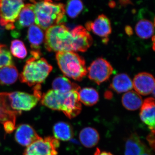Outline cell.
I'll return each instance as SVG.
<instances>
[{"label":"cell","mask_w":155,"mask_h":155,"mask_svg":"<svg viewBox=\"0 0 155 155\" xmlns=\"http://www.w3.org/2000/svg\"><path fill=\"white\" fill-rule=\"evenodd\" d=\"M45 34L38 25H32L28 31V39L33 51H40V45L43 42Z\"/></svg>","instance_id":"obj_20"},{"label":"cell","mask_w":155,"mask_h":155,"mask_svg":"<svg viewBox=\"0 0 155 155\" xmlns=\"http://www.w3.org/2000/svg\"><path fill=\"white\" fill-rule=\"evenodd\" d=\"M133 87L140 95L154 94L155 80L150 73L141 72L136 75L133 81Z\"/></svg>","instance_id":"obj_10"},{"label":"cell","mask_w":155,"mask_h":155,"mask_svg":"<svg viewBox=\"0 0 155 155\" xmlns=\"http://www.w3.org/2000/svg\"><path fill=\"white\" fill-rule=\"evenodd\" d=\"M30 1L33 5L35 23L43 30H46L53 25L66 22L67 19L64 4L54 2L52 0Z\"/></svg>","instance_id":"obj_2"},{"label":"cell","mask_w":155,"mask_h":155,"mask_svg":"<svg viewBox=\"0 0 155 155\" xmlns=\"http://www.w3.org/2000/svg\"><path fill=\"white\" fill-rule=\"evenodd\" d=\"M60 145L55 137H41L27 147L23 155H58Z\"/></svg>","instance_id":"obj_8"},{"label":"cell","mask_w":155,"mask_h":155,"mask_svg":"<svg viewBox=\"0 0 155 155\" xmlns=\"http://www.w3.org/2000/svg\"><path fill=\"white\" fill-rule=\"evenodd\" d=\"M41 100L43 105L54 110L62 111L69 119L77 116L81 110L77 91L61 93L50 90L42 96Z\"/></svg>","instance_id":"obj_1"},{"label":"cell","mask_w":155,"mask_h":155,"mask_svg":"<svg viewBox=\"0 0 155 155\" xmlns=\"http://www.w3.org/2000/svg\"><path fill=\"white\" fill-rule=\"evenodd\" d=\"M6 93H0V122L4 124L12 122L15 124L17 114L10 108Z\"/></svg>","instance_id":"obj_19"},{"label":"cell","mask_w":155,"mask_h":155,"mask_svg":"<svg viewBox=\"0 0 155 155\" xmlns=\"http://www.w3.org/2000/svg\"><path fill=\"white\" fill-rule=\"evenodd\" d=\"M140 155H153V154L152 153L151 151L149 149H148L145 152L143 153Z\"/></svg>","instance_id":"obj_32"},{"label":"cell","mask_w":155,"mask_h":155,"mask_svg":"<svg viewBox=\"0 0 155 155\" xmlns=\"http://www.w3.org/2000/svg\"><path fill=\"white\" fill-rule=\"evenodd\" d=\"M155 100L147 98L143 102L140 116L143 123L147 125L151 132L155 133Z\"/></svg>","instance_id":"obj_14"},{"label":"cell","mask_w":155,"mask_h":155,"mask_svg":"<svg viewBox=\"0 0 155 155\" xmlns=\"http://www.w3.org/2000/svg\"><path fill=\"white\" fill-rule=\"evenodd\" d=\"M35 16L32 3L25 5L19 13L15 23V28L20 30L22 28L30 27L35 22Z\"/></svg>","instance_id":"obj_15"},{"label":"cell","mask_w":155,"mask_h":155,"mask_svg":"<svg viewBox=\"0 0 155 155\" xmlns=\"http://www.w3.org/2000/svg\"><path fill=\"white\" fill-rule=\"evenodd\" d=\"M41 85L34 87L33 94L15 91L6 93L7 100L11 110L17 115L23 111H29L36 105L41 99Z\"/></svg>","instance_id":"obj_6"},{"label":"cell","mask_w":155,"mask_h":155,"mask_svg":"<svg viewBox=\"0 0 155 155\" xmlns=\"http://www.w3.org/2000/svg\"><path fill=\"white\" fill-rule=\"evenodd\" d=\"M141 17L137 22L135 26L136 33L140 38L147 39L150 38L154 34V21L147 17H143L141 12L140 13Z\"/></svg>","instance_id":"obj_17"},{"label":"cell","mask_w":155,"mask_h":155,"mask_svg":"<svg viewBox=\"0 0 155 155\" xmlns=\"http://www.w3.org/2000/svg\"><path fill=\"white\" fill-rule=\"evenodd\" d=\"M122 102L124 107L127 110L134 111L141 107L143 101L140 95L136 91H130L123 94Z\"/></svg>","instance_id":"obj_23"},{"label":"cell","mask_w":155,"mask_h":155,"mask_svg":"<svg viewBox=\"0 0 155 155\" xmlns=\"http://www.w3.org/2000/svg\"><path fill=\"white\" fill-rule=\"evenodd\" d=\"M25 5L21 0H0V25L8 30L15 29V23Z\"/></svg>","instance_id":"obj_7"},{"label":"cell","mask_w":155,"mask_h":155,"mask_svg":"<svg viewBox=\"0 0 155 155\" xmlns=\"http://www.w3.org/2000/svg\"><path fill=\"white\" fill-rule=\"evenodd\" d=\"M21 1H22V0H21Z\"/></svg>","instance_id":"obj_35"},{"label":"cell","mask_w":155,"mask_h":155,"mask_svg":"<svg viewBox=\"0 0 155 155\" xmlns=\"http://www.w3.org/2000/svg\"><path fill=\"white\" fill-rule=\"evenodd\" d=\"M136 133L127 139L125 146V155H140L148 149Z\"/></svg>","instance_id":"obj_16"},{"label":"cell","mask_w":155,"mask_h":155,"mask_svg":"<svg viewBox=\"0 0 155 155\" xmlns=\"http://www.w3.org/2000/svg\"><path fill=\"white\" fill-rule=\"evenodd\" d=\"M147 140L148 142L150 145L151 147L153 149L155 148V133L151 132L147 137Z\"/></svg>","instance_id":"obj_30"},{"label":"cell","mask_w":155,"mask_h":155,"mask_svg":"<svg viewBox=\"0 0 155 155\" xmlns=\"http://www.w3.org/2000/svg\"><path fill=\"white\" fill-rule=\"evenodd\" d=\"M59 68L64 75L80 81L87 75L84 59L73 51L59 52L56 54Z\"/></svg>","instance_id":"obj_5"},{"label":"cell","mask_w":155,"mask_h":155,"mask_svg":"<svg viewBox=\"0 0 155 155\" xmlns=\"http://www.w3.org/2000/svg\"><path fill=\"white\" fill-rule=\"evenodd\" d=\"M110 87L118 93L127 92L133 89V82L127 74L121 73L114 78Z\"/></svg>","instance_id":"obj_18"},{"label":"cell","mask_w":155,"mask_h":155,"mask_svg":"<svg viewBox=\"0 0 155 155\" xmlns=\"http://www.w3.org/2000/svg\"><path fill=\"white\" fill-rule=\"evenodd\" d=\"M79 139L84 146L92 148L96 145L99 141V134L94 128L86 127L80 131Z\"/></svg>","instance_id":"obj_21"},{"label":"cell","mask_w":155,"mask_h":155,"mask_svg":"<svg viewBox=\"0 0 155 155\" xmlns=\"http://www.w3.org/2000/svg\"><path fill=\"white\" fill-rule=\"evenodd\" d=\"M31 54L32 57L26 61L19 79L29 86L41 85L51 72L53 67L46 59L41 58L40 51H31Z\"/></svg>","instance_id":"obj_3"},{"label":"cell","mask_w":155,"mask_h":155,"mask_svg":"<svg viewBox=\"0 0 155 155\" xmlns=\"http://www.w3.org/2000/svg\"><path fill=\"white\" fill-rule=\"evenodd\" d=\"M5 46H6L5 45L1 44H0V51H1V50H2V49L3 48H4Z\"/></svg>","instance_id":"obj_33"},{"label":"cell","mask_w":155,"mask_h":155,"mask_svg":"<svg viewBox=\"0 0 155 155\" xmlns=\"http://www.w3.org/2000/svg\"><path fill=\"white\" fill-rule=\"evenodd\" d=\"M53 90L61 93H66L72 91H79L80 87L76 84L71 82L68 78L64 76L56 78L52 83Z\"/></svg>","instance_id":"obj_24"},{"label":"cell","mask_w":155,"mask_h":155,"mask_svg":"<svg viewBox=\"0 0 155 155\" xmlns=\"http://www.w3.org/2000/svg\"><path fill=\"white\" fill-rule=\"evenodd\" d=\"M75 37V52H84L91 46L93 40L91 35L83 26H76L72 30Z\"/></svg>","instance_id":"obj_13"},{"label":"cell","mask_w":155,"mask_h":155,"mask_svg":"<svg viewBox=\"0 0 155 155\" xmlns=\"http://www.w3.org/2000/svg\"><path fill=\"white\" fill-rule=\"evenodd\" d=\"M84 5L81 0H68L65 6V12L69 17H77L83 11Z\"/></svg>","instance_id":"obj_27"},{"label":"cell","mask_w":155,"mask_h":155,"mask_svg":"<svg viewBox=\"0 0 155 155\" xmlns=\"http://www.w3.org/2000/svg\"><path fill=\"white\" fill-rule=\"evenodd\" d=\"M45 47L49 51L75 52L74 35L64 23L53 25L46 31Z\"/></svg>","instance_id":"obj_4"},{"label":"cell","mask_w":155,"mask_h":155,"mask_svg":"<svg viewBox=\"0 0 155 155\" xmlns=\"http://www.w3.org/2000/svg\"><path fill=\"white\" fill-rule=\"evenodd\" d=\"M80 102L87 106H92L96 104L99 101V94L94 88L85 87L78 91Z\"/></svg>","instance_id":"obj_26"},{"label":"cell","mask_w":155,"mask_h":155,"mask_svg":"<svg viewBox=\"0 0 155 155\" xmlns=\"http://www.w3.org/2000/svg\"><path fill=\"white\" fill-rule=\"evenodd\" d=\"M12 65H14L12 56L7 47H5L0 51V68Z\"/></svg>","instance_id":"obj_29"},{"label":"cell","mask_w":155,"mask_h":155,"mask_svg":"<svg viewBox=\"0 0 155 155\" xmlns=\"http://www.w3.org/2000/svg\"><path fill=\"white\" fill-rule=\"evenodd\" d=\"M19 72L14 66H8L0 68V84L10 85L17 81Z\"/></svg>","instance_id":"obj_25"},{"label":"cell","mask_w":155,"mask_h":155,"mask_svg":"<svg viewBox=\"0 0 155 155\" xmlns=\"http://www.w3.org/2000/svg\"><path fill=\"white\" fill-rule=\"evenodd\" d=\"M39 1H42V0H39ZM55 1H60V0H55Z\"/></svg>","instance_id":"obj_34"},{"label":"cell","mask_w":155,"mask_h":155,"mask_svg":"<svg viewBox=\"0 0 155 155\" xmlns=\"http://www.w3.org/2000/svg\"><path fill=\"white\" fill-rule=\"evenodd\" d=\"M94 155H113L111 153L107 152L105 151H101V150L97 148L96 150L94 153Z\"/></svg>","instance_id":"obj_31"},{"label":"cell","mask_w":155,"mask_h":155,"mask_svg":"<svg viewBox=\"0 0 155 155\" xmlns=\"http://www.w3.org/2000/svg\"><path fill=\"white\" fill-rule=\"evenodd\" d=\"M86 30L92 31L101 37L107 38L112 32V27L110 19L105 15L101 14L93 22L86 23Z\"/></svg>","instance_id":"obj_11"},{"label":"cell","mask_w":155,"mask_h":155,"mask_svg":"<svg viewBox=\"0 0 155 155\" xmlns=\"http://www.w3.org/2000/svg\"><path fill=\"white\" fill-rule=\"evenodd\" d=\"M53 130L55 138L58 140L68 141L74 135L72 126L66 122H59L56 123L53 127Z\"/></svg>","instance_id":"obj_22"},{"label":"cell","mask_w":155,"mask_h":155,"mask_svg":"<svg viewBox=\"0 0 155 155\" xmlns=\"http://www.w3.org/2000/svg\"><path fill=\"white\" fill-rule=\"evenodd\" d=\"M35 130L28 124H22L17 127L15 139L19 144L28 147L41 138Z\"/></svg>","instance_id":"obj_12"},{"label":"cell","mask_w":155,"mask_h":155,"mask_svg":"<svg viewBox=\"0 0 155 155\" xmlns=\"http://www.w3.org/2000/svg\"><path fill=\"white\" fill-rule=\"evenodd\" d=\"M113 72L114 69L110 64L102 58L94 61L87 69L89 79L99 85L108 80Z\"/></svg>","instance_id":"obj_9"},{"label":"cell","mask_w":155,"mask_h":155,"mask_svg":"<svg viewBox=\"0 0 155 155\" xmlns=\"http://www.w3.org/2000/svg\"><path fill=\"white\" fill-rule=\"evenodd\" d=\"M11 51L13 55L19 59H24L27 55V51L24 43L18 39L11 42Z\"/></svg>","instance_id":"obj_28"}]
</instances>
